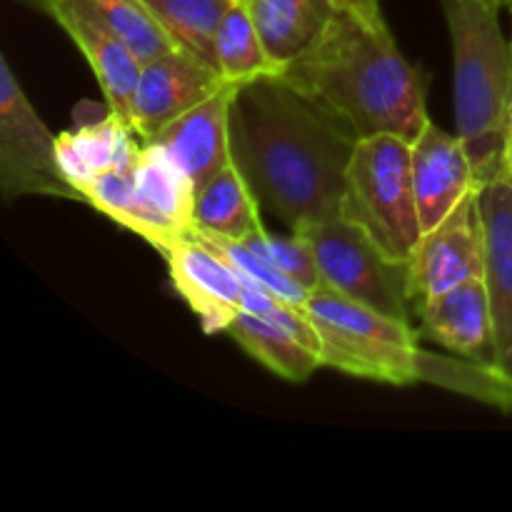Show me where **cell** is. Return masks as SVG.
I'll return each instance as SVG.
<instances>
[{
    "label": "cell",
    "instance_id": "6da1fadb",
    "mask_svg": "<svg viewBox=\"0 0 512 512\" xmlns=\"http://www.w3.org/2000/svg\"><path fill=\"white\" fill-rule=\"evenodd\" d=\"M358 135L280 73L235 85L233 163L290 233L340 215Z\"/></svg>",
    "mask_w": 512,
    "mask_h": 512
},
{
    "label": "cell",
    "instance_id": "7a4b0ae2",
    "mask_svg": "<svg viewBox=\"0 0 512 512\" xmlns=\"http://www.w3.org/2000/svg\"><path fill=\"white\" fill-rule=\"evenodd\" d=\"M358 138L400 135L413 143L428 125V75L400 53L385 18L338 8L313 50L283 70Z\"/></svg>",
    "mask_w": 512,
    "mask_h": 512
},
{
    "label": "cell",
    "instance_id": "3957f363",
    "mask_svg": "<svg viewBox=\"0 0 512 512\" xmlns=\"http://www.w3.org/2000/svg\"><path fill=\"white\" fill-rule=\"evenodd\" d=\"M440 8L453 45L455 123L480 185L505 165L512 40L500 28V10L485 0H440Z\"/></svg>",
    "mask_w": 512,
    "mask_h": 512
},
{
    "label": "cell",
    "instance_id": "277c9868",
    "mask_svg": "<svg viewBox=\"0 0 512 512\" xmlns=\"http://www.w3.org/2000/svg\"><path fill=\"white\" fill-rule=\"evenodd\" d=\"M305 315L320 340L323 368L385 385L420 383V333L410 320L393 318L328 288L310 293Z\"/></svg>",
    "mask_w": 512,
    "mask_h": 512
},
{
    "label": "cell",
    "instance_id": "5b68a950",
    "mask_svg": "<svg viewBox=\"0 0 512 512\" xmlns=\"http://www.w3.org/2000/svg\"><path fill=\"white\" fill-rule=\"evenodd\" d=\"M340 215L360 225L388 258L408 263L423 240L410 168V140L380 133L360 138L345 175Z\"/></svg>",
    "mask_w": 512,
    "mask_h": 512
},
{
    "label": "cell",
    "instance_id": "8992f818",
    "mask_svg": "<svg viewBox=\"0 0 512 512\" xmlns=\"http://www.w3.org/2000/svg\"><path fill=\"white\" fill-rule=\"evenodd\" d=\"M310 240L318 263L320 288L413 323L415 300L410 265L388 258L360 225L338 215L298 230Z\"/></svg>",
    "mask_w": 512,
    "mask_h": 512
},
{
    "label": "cell",
    "instance_id": "52a82bcc",
    "mask_svg": "<svg viewBox=\"0 0 512 512\" xmlns=\"http://www.w3.org/2000/svg\"><path fill=\"white\" fill-rule=\"evenodd\" d=\"M0 193L8 203L25 195L83 203L60 170L58 135L40 120L5 55H0Z\"/></svg>",
    "mask_w": 512,
    "mask_h": 512
},
{
    "label": "cell",
    "instance_id": "ba28073f",
    "mask_svg": "<svg viewBox=\"0 0 512 512\" xmlns=\"http://www.w3.org/2000/svg\"><path fill=\"white\" fill-rule=\"evenodd\" d=\"M410 265L415 310L435 295L485 273V230L478 188L430 233L423 235Z\"/></svg>",
    "mask_w": 512,
    "mask_h": 512
},
{
    "label": "cell",
    "instance_id": "9c48e42d",
    "mask_svg": "<svg viewBox=\"0 0 512 512\" xmlns=\"http://www.w3.org/2000/svg\"><path fill=\"white\" fill-rule=\"evenodd\" d=\"M223 75L188 50H170L143 63L130 100V128L140 140H150L165 125L223 90Z\"/></svg>",
    "mask_w": 512,
    "mask_h": 512
},
{
    "label": "cell",
    "instance_id": "30bf717a",
    "mask_svg": "<svg viewBox=\"0 0 512 512\" xmlns=\"http://www.w3.org/2000/svg\"><path fill=\"white\" fill-rule=\"evenodd\" d=\"M168 263L175 293L188 303L205 335L228 333L245 308V280L198 233L180 238L160 253Z\"/></svg>",
    "mask_w": 512,
    "mask_h": 512
},
{
    "label": "cell",
    "instance_id": "8fae6325",
    "mask_svg": "<svg viewBox=\"0 0 512 512\" xmlns=\"http://www.w3.org/2000/svg\"><path fill=\"white\" fill-rule=\"evenodd\" d=\"M193 200L195 188L188 175L158 145L143 140L135 163L133 208L125 230L163 253L193 233Z\"/></svg>",
    "mask_w": 512,
    "mask_h": 512
},
{
    "label": "cell",
    "instance_id": "7c38bea8",
    "mask_svg": "<svg viewBox=\"0 0 512 512\" xmlns=\"http://www.w3.org/2000/svg\"><path fill=\"white\" fill-rule=\"evenodd\" d=\"M485 273L493 310L495 365L512 380V175L508 163L478 185Z\"/></svg>",
    "mask_w": 512,
    "mask_h": 512
},
{
    "label": "cell",
    "instance_id": "4fadbf2b",
    "mask_svg": "<svg viewBox=\"0 0 512 512\" xmlns=\"http://www.w3.org/2000/svg\"><path fill=\"white\" fill-rule=\"evenodd\" d=\"M410 168L423 235L438 228L475 188L473 160L458 133H448L433 120L410 143Z\"/></svg>",
    "mask_w": 512,
    "mask_h": 512
},
{
    "label": "cell",
    "instance_id": "5bb4252c",
    "mask_svg": "<svg viewBox=\"0 0 512 512\" xmlns=\"http://www.w3.org/2000/svg\"><path fill=\"white\" fill-rule=\"evenodd\" d=\"M235 85H225L213 98L203 100L165 125L158 135L145 143H153L188 175L193 188H203L213 175L233 163L230 145V105Z\"/></svg>",
    "mask_w": 512,
    "mask_h": 512
},
{
    "label": "cell",
    "instance_id": "9a60e30c",
    "mask_svg": "<svg viewBox=\"0 0 512 512\" xmlns=\"http://www.w3.org/2000/svg\"><path fill=\"white\" fill-rule=\"evenodd\" d=\"M28 3L43 10L63 28V33L88 60L110 113L130 125V100H133L135 83H138L140 68H143L138 55L123 40L115 38L110 30H105L83 10L75 8L70 0H28Z\"/></svg>",
    "mask_w": 512,
    "mask_h": 512
},
{
    "label": "cell",
    "instance_id": "2e32d148",
    "mask_svg": "<svg viewBox=\"0 0 512 512\" xmlns=\"http://www.w3.org/2000/svg\"><path fill=\"white\" fill-rule=\"evenodd\" d=\"M415 320L420 338L433 340L445 353L495 363L493 310L483 278L455 285L418 305Z\"/></svg>",
    "mask_w": 512,
    "mask_h": 512
},
{
    "label": "cell",
    "instance_id": "e0dca14e",
    "mask_svg": "<svg viewBox=\"0 0 512 512\" xmlns=\"http://www.w3.org/2000/svg\"><path fill=\"white\" fill-rule=\"evenodd\" d=\"M278 73L315 48L338 13L335 0H245Z\"/></svg>",
    "mask_w": 512,
    "mask_h": 512
},
{
    "label": "cell",
    "instance_id": "ac0fdd59",
    "mask_svg": "<svg viewBox=\"0 0 512 512\" xmlns=\"http://www.w3.org/2000/svg\"><path fill=\"white\" fill-rule=\"evenodd\" d=\"M140 143V135L108 110L103 120L58 133V163L63 178L78 190L85 203V188L128 158Z\"/></svg>",
    "mask_w": 512,
    "mask_h": 512
},
{
    "label": "cell",
    "instance_id": "d6986e66",
    "mask_svg": "<svg viewBox=\"0 0 512 512\" xmlns=\"http://www.w3.org/2000/svg\"><path fill=\"white\" fill-rule=\"evenodd\" d=\"M193 230L230 240H248L265 230L258 198L235 163L195 190Z\"/></svg>",
    "mask_w": 512,
    "mask_h": 512
},
{
    "label": "cell",
    "instance_id": "ffe728a7",
    "mask_svg": "<svg viewBox=\"0 0 512 512\" xmlns=\"http://www.w3.org/2000/svg\"><path fill=\"white\" fill-rule=\"evenodd\" d=\"M228 335L250 358H255L263 368L290 383H305L315 370L323 368L320 350L310 340L275 320L260 318L250 310H243L233 320Z\"/></svg>",
    "mask_w": 512,
    "mask_h": 512
},
{
    "label": "cell",
    "instance_id": "44dd1931",
    "mask_svg": "<svg viewBox=\"0 0 512 512\" xmlns=\"http://www.w3.org/2000/svg\"><path fill=\"white\" fill-rule=\"evenodd\" d=\"M180 50L218 70L215 38L233 0H143ZM220 73V70H218Z\"/></svg>",
    "mask_w": 512,
    "mask_h": 512
},
{
    "label": "cell",
    "instance_id": "7402d4cb",
    "mask_svg": "<svg viewBox=\"0 0 512 512\" xmlns=\"http://www.w3.org/2000/svg\"><path fill=\"white\" fill-rule=\"evenodd\" d=\"M420 383L440 385L512 413V380L495 363H480L453 353L433 355L423 350Z\"/></svg>",
    "mask_w": 512,
    "mask_h": 512
},
{
    "label": "cell",
    "instance_id": "603a6c76",
    "mask_svg": "<svg viewBox=\"0 0 512 512\" xmlns=\"http://www.w3.org/2000/svg\"><path fill=\"white\" fill-rule=\"evenodd\" d=\"M70 3L110 30L115 38L123 40L138 55L140 63H148L178 48L143 0H70Z\"/></svg>",
    "mask_w": 512,
    "mask_h": 512
},
{
    "label": "cell",
    "instance_id": "cb8c5ba5",
    "mask_svg": "<svg viewBox=\"0 0 512 512\" xmlns=\"http://www.w3.org/2000/svg\"><path fill=\"white\" fill-rule=\"evenodd\" d=\"M215 60L225 83H248L260 75L278 73L270 63L265 45L260 40L255 20L245 0H233L220 23L218 38H215Z\"/></svg>",
    "mask_w": 512,
    "mask_h": 512
},
{
    "label": "cell",
    "instance_id": "d4e9b609",
    "mask_svg": "<svg viewBox=\"0 0 512 512\" xmlns=\"http://www.w3.org/2000/svg\"><path fill=\"white\" fill-rule=\"evenodd\" d=\"M198 233V230H195ZM215 253L223 255L235 270H238L240 278L250 285H258V288H265L268 293H273L275 298L285 300L290 305H298V308H305L310 298V290H305L303 285H298L295 280H290L288 275L280 273L275 265H270L268 260L260 253H255L245 240H230V238H218V235H205L198 233Z\"/></svg>",
    "mask_w": 512,
    "mask_h": 512
},
{
    "label": "cell",
    "instance_id": "484cf974",
    "mask_svg": "<svg viewBox=\"0 0 512 512\" xmlns=\"http://www.w3.org/2000/svg\"><path fill=\"white\" fill-rule=\"evenodd\" d=\"M245 243L255 253L263 255L270 265H275L280 273H285L290 280L303 285L310 293H315L323 285L318 263H315V253L310 248V240L303 233H290L288 238H275L268 230H263L258 235H250Z\"/></svg>",
    "mask_w": 512,
    "mask_h": 512
},
{
    "label": "cell",
    "instance_id": "4316f807",
    "mask_svg": "<svg viewBox=\"0 0 512 512\" xmlns=\"http://www.w3.org/2000/svg\"><path fill=\"white\" fill-rule=\"evenodd\" d=\"M335 3H338V8L355 10V13L365 15V18H385L380 0H335Z\"/></svg>",
    "mask_w": 512,
    "mask_h": 512
},
{
    "label": "cell",
    "instance_id": "83f0119b",
    "mask_svg": "<svg viewBox=\"0 0 512 512\" xmlns=\"http://www.w3.org/2000/svg\"><path fill=\"white\" fill-rule=\"evenodd\" d=\"M505 163H508V170H510V175H512V135H510V140H508V150H505Z\"/></svg>",
    "mask_w": 512,
    "mask_h": 512
},
{
    "label": "cell",
    "instance_id": "f1b7e54d",
    "mask_svg": "<svg viewBox=\"0 0 512 512\" xmlns=\"http://www.w3.org/2000/svg\"><path fill=\"white\" fill-rule=\"evenodd\" d=\"M485 3H488V5H493V8H498V10L508 8V0H485Z\"/></svg>",
    "mask_w": 512,
    "mask_h": 512
},
{
    "label": "cell",
    "instance_id": "f546056e",
    "mask_svg": "<svg viewBox=\"0 0 512 512\" xmlns=\"http://www.w3.org/2000/svg\"><path fill=\"white\" fill-rule=\"evenodd\" d=\"M510 135H512V105H510Z\"/></svg>",
    "mask_w": 512,
    "mask_h": 512
},
{
    "label": "cell",
    "instance_id": "4dcf8cb0",
    "mask_svg": "<svg viewBox=\"0 0 512 512\" xmlns=\"http://www.w3.org/2000/svg\"><path fill=\"white\" fill-rule=\"evenodd\" d=\"M508 10L512 13V0H508Z\"/></svg>",
    "mask_w": 512,
    "mask_h": 512
},
{
    "label": "cell",
    "instance_id": "1f68e13d",
    "mask_svg": "<svg viewBox=\"0 0 512 512\" xmlns=\"http://www.w3.org/2000/svg\"><path fill=\"white\" fill-rule=\"evenodd\" d=\"M510 40H512V38H510Z\"/></svg>",
    "mask_w": 512,
    "mask_h": 512
}]
</instances>
